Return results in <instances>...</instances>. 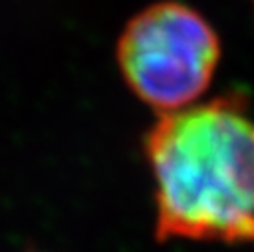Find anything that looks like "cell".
<instances>
[{
    "label": "cell",
    "instance_id": "obj_1",
    "mask_svg": "<svg viewBox=\"0 0 254 252\" xmlns=\"http://www.w3.org/2000/svg\"><path fill=\"white\" fill-rule=\"evenodd\" d=\"M145 155L161 242H254V115L242 95L163 113Z\"/></svg>",
    "mask_w": 254,
    "mask_h": 252
},
{
    "label": "cell",
    "instance_id": "obj_2",
    "mask_svg": "<svg viewBox=\"0 0 254 252\" xmlns=\"http://www.w3.org/2000/svg\"><path fill=\"white\" fill-rule=\"evenodd\" d=\"M218 60L216 32L179 2H159L137 14L117 44L129 89L161 115L192 103L208 87Z\"/></svg>",
    "mask_w": 254,
    "mask_h": 252
}]
</instances>
